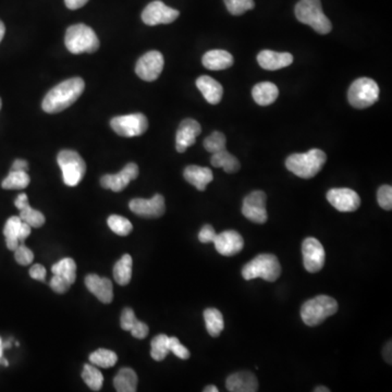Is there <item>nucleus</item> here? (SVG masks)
<instances>
[{
  "instance_id": "1",
  "label": "nucleus",
  "mask_w": 392,
  "mask_h": 392,
  "mask_svg": "<svg viewBox=\"0 0 392 392\" xmlns=\"http://www.w3.org/2000/svg\"><path fill=\"white\" fill-rule=\"evenodd\" d=\"M85 89V83L81 78H72L61 82L52 87L43 100L42 107L45 113H57L70 107L78 100Z\"/></svg>"
},
{
  "instance_id": "2",
  "label": "nucleus",
  "mask_w": 392,
  "mask_h": 392,
  "mask_svg": "<svg viewBox=\"0 0 392 392\" xmlns=\"http://www.w3.org/2000/svg\"><path fill=\"white\" fill-rule=\"evenodd\" d=\"M327 162L322 149H314L306 153H298L287 157L285 167L302 179H312L318 175Z\"/></svg>"
},
{
  "instance_id": "3",
  "label": "nucleus",
  "mask_w": 392,
  "mask_h": 392,
  "mask_svg": "<svg viewBox=\"0 0 392 392\" xmlns=\"http://www.w3.org/2000/svg\"><path fill=\"white\" fill-rule=\"evenodd\" d=\"M296 17L301 23L311 26L318 34L331 32V22L325 16L320 0H300L296 6Z\"/></svg>"
},
{
  "instance_id": "4",
  "label": "nucleus",
  "mask_w": 392,
  "mask_h": 392,
  "mask_svg": "<svg viewBox=\"0 0 392 392\" xmlns=\"http://www.w3.org/2000/svg\"><path fill=\"white\" fill-rule=\"evenodd\" d=\"M65 47L74 55L78 54H91L100 48V39L97 37L94 30L78 23L71 25L65 32Z\"/></svg>"
},
{
  "instance_id": "5",
  "label": "nucleus",
  "mask_w": 392,
  "mask_h": 392,
  "mask_svg": "<svg viewBox=\"0 0 392 392\" xmlns=\"http://www.w3.org/2000/svg\"><path fill=\"white\" fill-rule=\"evenodd\" d=\"M337 312L338 303L335 298L328 296H318L306 301L301 309V317L304 324L314 327L322 324Z\"/></svg>"
},
{
  "instance_id": "6",
  "label": "nucleus",
  "mask_w": 392,
  "mask_h": 392,
  "mask_svg": "<svg viewBox=\"0 0 392 392\" xmlns=\"http://www.w3.org/2000/svg\"><path fill=\"white\" fill-rule=\"evenodd\" d=\"M281 274V265L277 257L272 254H261L252 259L242 270V276L246 280H253L257 278L274 283Z\"/></svg>"
},
{
  "instance_id": "7",
  "label": "nucleus",
  "mask_w": 392,
  "mask_h": 392,
  "mask_svg": "<svg viewBox=\"0 0 392 392\" xmlns=\"http://www.w3.org/2000/svg\"><path fill=\"white\" fill-rule=\"evenodd\" d=\"M58 165L63 171L65 186H76L83 180L87 165L83 158L76 151L63 149L57 156Z\"/></svg>"
},
{
  "instance_id": "8",
  "label": "nucleus",
  "mask_w": 392,
  "mask_h": 392,
  "mask_svg": "<svg viewBox=\"0 0 392 392\" xmlns=\"http://www.w3.org/2000/svg\"><path fill=\"white\" fill-rule=\"evenodd\" d=\"M378 84L369 78H358L351 84L348 100L351 106L358 109L371 107L379 98Z\"/></svg>"
},
{
  "instance_id": "9",
  "label": "nucleus",
  "mask_w": 392,
  "mask_h": 392,
  "mask_svg": "<svg viewBox=\"0 0 392 392\" xmlns=\"http://www.w3.org/2000/svg\"><path fill=\"white\" fill-rule=\"evenodd\" d=\"M110 127L118 135L133 138L146 132L149 129V120L143 113H131V115L113 118L110 121Z\"/></svg>"
},
{
  "instance_id": "10",
  "label": "nucleus",
  "mask_w": 392,
  "mask_h": 392,
  "mask_svg": "<svg viewBox=\"0 0 392 392\" xmlns=\"http://www.w3.org/2000/svg\"><path fill=\"white\" fill-rule=\"evenodd\" d=\"M180 16V12L175 9L170 8L160 0H155L149 3L142 12V20L146 25H158V24H169L175 22Z\"/></svg>"
},
{
  "instance_id": "11",
  "label": "nucleus",
  "mask_w": 392,
  "mask_h": 392,
  "mask_svg": "<svg viewBox=\"0 0 392 392\" xmlns=\"http://www.w3.org/2000/svg\"><path fill=\"white\" fill-rule=\"evenodd\" d=\"M164 63L165 61H164L162 52H157V50L146 52L136 63V74L144 81H155L162 74Z\"/></svg>"
},
{
  "instance_id": "12",
  "label": "nucleus",
  "mask_w": 392,
  "mask_h": 392,
  "mask_svg": "<svg viewBox=\"0 0 392 392\" xmlns=\"http://www.w3.org/2000/svg\"><path fill=\"white\" fill-rule=\"evenodd\" d=\"M266 201V194L263 191H254L248 194L242 205L244 217L255 224H265L268 219Z\"/></svg>"
},
{
  "instance_id": "13",
  "label": "nucleus",
  "mask_w": 392,
  "mask_h": 392,
  "mask_svg": "<svg viewBox=\"0 0 392 392\" xmlns=\"http://www.w3.org/2000/svg\"><path fill=\"white\" fill-rule=\"evenodd\" d=\"M304 267L311 274L322 270L326 259V253L323 244L315 238H306L302 244Z\"/></svg>"
},
{
  "instance_id": "14",
  "label": "nucleus",
  "mask_w": 392,
  "mask_h": 392,
  "mask_svg": "<svg viewBox=\"0 0 392 392\" xmlns=\"http://www.w3.org/2000/svg\"><path fill=\"white\" fill-rule=\"evenodd\" d=\"M326 197L330 204L341 213L356 212L361 205L358 194L348 188H331Z\"/></svg>"
},
{
  "instance_id": "15",
  "label": "nucleus",
  "mask_w": 392,
  "mask_h": 392,
  "mask_svg": "<svg viewBox=\"0 0 392 392\" xmlns=\"http://www.w3.org/2000/svg\"><path fill=\"white\" fill-rule=\"evenodd\" d=\"M129 207L134 214L143 218H160L166 212L165 199L160 194H156L149 199H132Z\"/></svg>"
},
{
  "instance_id": "16",
  "label": "nucleus",
  "mask_w": 392,
  "mask_h": 392,
  "mask_svg": "<svg viewBox=\"0 0 392 392\" xmlns=\"http://www.w3.org/2000/svg\"><path fill=\"white\" fill-rule=\"evenodd\" d=\"M139 175V167L134 162H130L120 173L116 175H106L100 179V186L113 192H121L128 186L131 181L135 180Z\"/></svg>"
},
{
  "instance_id": "17",
  "label": "nucleus",
  "mask_w": 392,
  "mask_h": 392,
  "mask_svg": "<svg viewBox=\"0 0 392 392\" xmlns=\"http://www.w3.org/2000/svg\"><path fill=\"white\" fill-rule=\"evenodd\" d=\"M215 248L222 257H233L242 251L244 240L242 235L235 230H227L216 235Z\"/></svg>"
},
{
  "instance_id": "18",
  "label": "nucleus",
  "mask_w": 392,
  "mask_h": 392,
  "mask_svg": "<svg viewBox=\"0 0 392 392\" xmlns=\"http://www.w3.org/2000/svg\"><path fill=\"white\" fill-rule=\"evenodd\" d=\"M202 128L194 119H186L180 123L175 135V149L179 153H184L195 143L196 138L201 134Z\"/></svg>"
},
{
  "instance_id": "19",
  "label": "nucleus",
  "mask_w": 392,
  "mask_h": 392,
  "mask_svg": "<svg viewBox=\"0 0 392 392\" xmlns=\"http://www.w3.org/2000/svg\"><path fill=\"white\" fill-rule=\"evenodd\" d=\"M85 285L91 294H94L104 304L111 303L113 298V283L107 278L91 274L85 278Z\"/></svg>"
},
{
  "instance_id": "20",
  "label": "nucleus",
  "mask_w": 392,
  "mask_h": 392,
  "mask_svg": "<svg viewBox=\"0 0 392 392\" xmlns=\"http://www.w3.org/2000/svg\"><path fill=\"white\" fill-rule=\"evenodd\" d=\"M226 387L231 392H257L259 382L251 371H238L228 377Z\"/></svg>"
},
{
  "instance_id": "21",
  "label": "nucleus",
  "mask_w": 392,
  "mask_h": 392,
  "mask_svg": "<svg viewBox=\"0 0 392 392\" xmlns=\"http://www.w3.org/2000/svg\"><path fill=\"white\" fill-rule=\"evenodd\" d=\"M257 61L265 70L276 71L289 67L293 63V56L289 52L263 50L257 55Z\"/></svg>"
},
{
  "instance_id": "22",
  "label": "nucleus",
  "mask_w": 392,
  "mask_h": 392,
  "mask_svg": "<svg viewBox=\"0 0 392 392\" xmlns=\"http://www.w3.org/2000/svg\"><path fill=\"white\" fill-rule=\"evenodd\" d=\"M14 205L20 210V216L19 217L21 218L22 221L26 222L32 228H41L44 225V215L30 206L29 199H28V196H26L25 193H21L20 195H18L16 201H14Z\"/></svg>"
},
{
  "instance_id": "23",
  "label": "nucleus",
  "mask_w": 392,
  "mask_h": 392,
  "mask_svg": "<svg viewBox=\"0 0 392 392\" xmlns=\"http://www.w3.org/2000/svg\"><path fill=\"white\" fill-rule=\"evenodd\" d=\"M196 87L209 104H219L224 95V87L219 82L210 76H202L196 80Z\"/></svg>"
},
{
  "instance_id": "24",
  "label": "nucleus",
  "mask_w": 392,
  "mask_h": 392,
  "mask_svg": "<svg viewBox=\"0 0 392 392\" xmlns=\"http://www.w3.org/2000/svg\"><path fill=\"white\" fill-rule=\"evenodd\" d=\"M184 179L190 184L195 186L199 191H205L209 183L214 180V175L212 170L207 167H199V166H188L184 169Z\"/></svg>"
},
{
  "instance_id": "25",
  "label": "nucleus",
  "mask_w": 392,
  "mask_h": 392,
  "mask_svg": "<svg viewBox=\"0 0 392 392\" xmlns=\"http://www.w3.org/2000/svg\"><path fill=\"white\" fill-rule=\"evenodd\" d=\"M121 328L126 331H130L136 339H144L149 336V328L145 323L140 322L136 318L133 309H123L120 318Z\"/></svg>"
},
{
  "instance_id": "26",
  "label": "nucleus",
  "mask_w": 392,
  "mask_h": 392,
  "mask_svg": "<svg viewBox=\"0 0 392 392\" xmlns=\"http://www.w3.org/2000/svg\"><path fill=\"white\" fill-rule=\"evenodd\" d=\"M202 63L205 68L212 71L226 70L233 65V57L230 52L222 50H209L203 56Z\"/></svg>"
},
{
  "instance_id": "27",
  "label": "nucleus",
  "mask_w": 392,
  "mask_h": 392,
  "mask_svg": "<svg viewBox=\"0 0 392 392\" xmlns=\"http://www.w3.org/2000/svg\"><path fill=\"white\" fill-rule=\"evenodd\" d=\"M278 95H279V89L277 85L272 82L257 83L252 91V96L259 106L272 105L277 100Z\"/></svg>"
},
{
  "instance_id": "28",
  "label": "nucleus",
  "mask_w": 392,
  "mask_h": 392,
  "mask_svg": "<svg viewBox=\"0 0 392 392\" xmlns=\"http://www.w3.org/2000/svg\"><path fill=\"white\" fill-rule=\"evenodd\" d=\"M113 386L118 392H135L138 375L132 369H121L113 379Z\"/></svg>"
},
{
  "instance_id": "29",
  "label": "nucleus",
  "mask_w": 392,
  "mask_h": 392,
  "mask_svg": "<svg viewBox=\"0 0 392 392\" xmlns=\"http://www.w3.org/2000/svg\"><path fill=\"white\" fill-rule=\"evenodd\" d=\"M210 164L214 167L222 168L227 173H235L240 170V162L237 157L233 156L230 153L227 152V149H224L221 152L213 154Z\"/></svg>"
},
{
  "instance_id": "30",
  "label": "nucleus",
  "mask_w": 392,
  "mask_h": 392,
  "mask_svg": "<svg viewBox=\"0 0 392 392\" xmlns=\"http://www.w3.org/2000/svg\"><path fill=\"white\" fill-rule=\"evenodd\" d=\"M132 257L129 254H124L113 267V278L116 283L120 285H127L132 278Z\"/></svg>"
},
{
  "instance_id": "31",
  "label": "nucleus",
  "mask_w": 392,
  "mask_h": 392,
  "mask_svg": "<svg viewBox=\"0 0 392 392\" xmlns=\"http://www.w3.org/2000/svg\"><path fill=\"white\" fill-rule=\"evenodd\" d=\"M21 224V218L19 216H13L6 222L5 228H3V235L6 238V246L10 251H14L20 246L19 230H20Z\"/></svg>"
},
{
  "instance_id": "32",
  "label": "nucleus",
  "mask_w": 392,
  "mask_h": 392,
  "mask_svg": "<svg viewBox=\"0 0 392 392\" xmlns=\"http://www.w3.org/2000/svg\"><path fill=\"white\" fill-rule=\"evenodd\" d=\"M205 324L209 335L218 337L225 328V320L222 314L217 309H207L204 311Z\"/></svg>"
},
{
  "instance_id": "33",
  "label": "nucleus",
  "mask_w": 392,
  "mask_h": 392,
  "mask_svg": "<svg viewBox=\"0 0 392 392\" xmlns=\"http://www.w3.org/2000/svg\"><path fill=\"white\" fill-rule=\"evenodd\" d=\"M30 182H31V179L26 171L11 170L10 173L1 183V186L5 190H23L29 186Z\"/></svg>"
},
{
  "instance_id": "34",
  "label": "nucleus",
  "mask_w": 392,
  "mask_h": 392,
  "mask_svg": "<svg viewBox=\"0 0 392 392\" xmlns=\"http://www.w3.org/2000/svg\"><path fill=\"white\" fill-rule=\"evenodd\" d=\"M52 272L54 274H59L61 277L68 280L71 285L76 283V261L69 257L61 259L52 267Z\"/></svg>"
},
{
  "instance_id": "35",
  "label": "nucleus",
  "mask_w": 392,
  "mask_h": 392,
  "mask_svg": "<svg viewBox=\"0 0 392 392\" xmlns=\"http://www.w3.org/2000/svg\"><path fill=\"white\" fill-rule=\"evenodd\" d=\"M82 378L84 382L87 384V387L93 391H100L102 387L104 382V377H102L100 371H98L96 366L93 364H85L82 371Z\"/></svg>"
},
{
  "instance_id": "36",
  "label": "nucleus",
  "mask_w": 392,
  "mask_h": 392,
  "mask_svg": "<svg viewBox=\"0 0 392 392\" xmlns=\"http://www.w3.org/2000/svg\"><path fill=\"white\" fill-rule=\"evenodd\" d=\"M117 361V354L107 349H98L89 356V362L102 369H110L116 365Z\"/></svg>"
},
{
  "instance_id": "37",
  "label": "nucleus",
  "mask_w": 392,
  "mask_h": 392,
  "mask_svg": "<svg viewBox=\"0 0 392 392\" xmlns=\"http://www.w3.org/2000/svg\"><path fill=\"white\" fill-rule=\"evenodd\" d=\"M151 356L155 361H164L167 358L169 351V337L166 335H158L152 340Z\"/></svg>"
},
{
  "instance_id": "38",
  "label": "nucleus",
  "mask_w": 392,
  "mask_h": 392,
  "mask_svg": "<svg viewBox=\"0 0 392 392\" xmlns=\"http://www.w3.org/2000/svg\"><path fill=\"white\" fill-rule=\"evenodd\" d=\"M107 222L111 231L116 235H121V237L130 235L131 231L133 229V226L131 224L130 220L122 217V216H119V215H111L108 218Z\"/></svg>"
},
{
  "instance_id": "39",
  "label": "nucleus",
  "mask_w": 392,
  "mask_h": 392,
  "mask_svg": "<svg viewBox=\"0 0 392 392\" xmlns=\"http://www.w3.org/2000/svg\"><path fill=\"white\" fill-rule=\"evenodd\" d=\"M226 136L221 132L215 131L204 140V147L207 152L215 154L226 149Z\"/></svg>"
},
{
  "instance_id": "40",
  "label": "nucleus",
  "mask_w": 392,
  "mask_h": 392,
  "mask_svg": "<svg viewBox=\"0 0 392 392\" xmlns=\"http://www.w3.org/2000/svg\"><path fill=\"white\" fill-rule=\"evenodd\" d=\"M225 5L233 16H241L255 7L254 0H225Z\"/></svg>"
},
{
  "instance_id": "41",
  "label": "nucleus",
  "mask_w": 392,
  "mask_h": 392,
  "mask_svg": "<svg viewBox=\"0 0 392 392\" xmlns=\"http://www.w3.org/2000/svg\"><path fill=\"white\" fill-rule=\"evenodd\" d=\"M13 252H14V259H16L17 263L22 265V266H28V265L32 264V261L34 259L33 252L23 243H20V246Z\"/></svg>"
},
{
  "instance_id": "42",
  "label": "nucleus",
  "mask_w": 392,
  "mask_h": 392,
  "mask_svg": "<svg viewBox=\"0 0 392 392\" xmlns=\"http://www.w3.org/2000/svg\"><path fill=\"white\" fill-rule=\"evenodd\" d=\"M377 202L379 206L384 210L392 209V188L390 186H382L377 192Z\"/></svg>"
},
{
  "instance_id": "43",
  "label": "nucleus",
  "mask_w": 392,
  "mask_h": 392,
  "mask_svg": "<svg viewBox=\"0 0 392 392\" xmlns=\"http://www.w3.org/2000/svg\"><path fill=\"white\" fill-rule=\"evenodd\" d=\"M169 351L181 360H188L190 358V351L184 345H181L178 338L169 337Z\"/></svg>"
},
{
  "instance_id": "44",
  "label": "nucleus",
  "mask_w": 392,
  "mask_h": 392,
  "mask_svg": "<svg viewBox=\"0 0 392 392\" xmlns=\"http://www.w3.org/2000/svg\"><path fill=\"white\" fill-rule=\"evenodd\" d=\"M50 285L55 292L63 294V293L67 292L69 290V287L72 285L69 283L68 280L61 277L59 274H54L52 279H50Z\"/></svg>"
},
{
  "instance_id": "45",
  "label": "nucleus",
  "mask_w": 392,
  "mask_h": 392,
  "mask_svg": "<svg viewBox=\"0 0 392 392\" xmlns=\"http://www.w3.org/2000/svg\"><path fill=\"white\" fill-rule=\"evenodd\" d=\"M217 233L215 232L214 228L210 225H205L199 233V240L202 243H214Z\"/></svg>"
},
{
  "instance_id": "46",
  "label": "nucleus",
  "mask_w": 392,
  "mask_h": 392,
  "mask_svg": "<svg viewBox=\"0 0 392 392\" xmlns=\"http://www.w3.org/2000/svg\"><path fill=\"white\" fill-rule=\"evenodd\" d=\"M46 268H45L43 265L35 264L31 267L30 270V276H31L33 279L39 280V281H45L46 280Z\"/></svg>"
},
{
  "instance_id": "47",
  "label": "nucleus",
  "mask_w": 392,
  "mask_h": 392,
  "mask_svg": "<svg viewBox=\"0 0 392 392\" xmlns=\"http://www.w3.org/2000/svg\"><path fill=\"white\" fill-rule=\"evenodd\" d=\"M31 231V226L28 225L26 222L22 221L21 227H20V230H19V241H20V243H23L25 239L29 238Z\"/></svg>"
},
{
  "instance_id": "48",
  "label": "nucleus",
  "mask_w": 392,
  "mask_h": 392,
  "mask_svg": "<svg viewBox=\"0 0 392 392\" xmlns=\"http://www.w3.org/2000/svg\"><path fill=\"white\" fill-rule=\"evenodd\" d=\"M89 0H65V6L67 8L70 9V10H76V9H80L83 7V6L87 5Z\"/></svg>"
},
{
  "instance_id": "49",
  "label": "nucleus",
  "mask_w": 392,
  "mask_h": 392,
  "mask_svg": "<svg viewBox=\"0 0 392 392\" xmlns=\"http://www.w3.org/2000/svg\"><path fill=\"white\" fill-rule=\"evenodd\" d=\"M29 169V164L24 160H17L13 162L11 170H18V171H28Z\"/></svg>"
},
{
  "instance_id": "50",
  "label": "nucleus",
  "mask_w": 392,
  "mask_h": 392,
  "mask_svg": "<svg viewBox=\"0 0 392 392\" xmlns=\"http://www.w3.org/2000/svg\"><path fill=\"white\" fill-rule=\"evenodd\" d=\"M384 358L388 363L391 364V343H387L384 350Z\"/></svg>"
},
{
  "instance_id": "51",
  "label": "nucleus",
  "mask_w": 392,
  "mask_h": 392,
  "mask_svg": "<svg viewBox=\"0 0 392 392\" xmlns=\"http://www.w3.org/2000/svg\"><path fill=\"white\" fill-rule=\"evenodd\" d=\"M6 33V26L3 21H0V43L3 41V36H5Z\"/></svg>"
},
{
  "instance_id": "52",
  "label": "nucleus",
  "mask_w": 392,
  "mask_h": 392,
  "mask_svg": "<svg viewBox=\"0 0 392 392\" xmlns=\"http://www.w3.org/2000/svg\"><path fill=\"white\" fill-rule=\"evenodd\" d=\"M218 388L216 386H207L206 388H204V392H218Z\"/></svg>"
},
{
  "instance_id": "53",
  "label": "nucleus",
  "mask_w": 392,
  "mask_h": 392,
  "mask_svg": "<svg viewBox=\"0 0 392 392\" xmlns=\"http://www.w3.org/2000/svg\"><path fill=\"white\" fill-rule=\"evenodd\" d=\"M315 392H329L330 390L326 387H317L316 389L314 390Z\"/></svg>"
},
{
  "instance_id": "54",
  "label": "nucleus",
  "mask_w": 392,
  "mask_h": 392,
  "mask_svg": "<svg viewBox=\"0 0 392 392\" xmlns=\"http://www.w3.org/2000/svg\"><path fill=\"white\" fill-rule=\"evenodd\" d=\"M3 341H1V339H0V358H3Z\"/></svg>"
},
{
  "instance_id": "55",
  "label": "nucleus",
  "mask_w": 392,
  "mask_h": 392,
  "mask_svg": "<svg viewBox=\"0 0 392 392\" xmlns=\"http://www.w3.org/2000/svg\"><path fill=\"white\" fill-rule=\"evenodd\" d=\"M1 106H3V102H1V100H0V109H1Z\"/></svg>"
}]
</instances>
